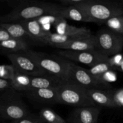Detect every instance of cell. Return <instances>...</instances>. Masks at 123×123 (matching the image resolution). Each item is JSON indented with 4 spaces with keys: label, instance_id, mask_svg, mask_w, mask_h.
Segmentation results:
<instances>
[{
    "label": "cell",
    "instance_id": "cell-16",
    "mask_svg": "<svg viewBox=\"0 0 123 123\" xmlns=\"http://www.w3.org/2000/svg\"><path fill=\"white\" fill-rule=\"evenodd\" d=\"M66 82L62 79L50 74L31 76L30 90L40 88H58Z\"/></svg>",
    "mask_w": 123,
    "mask_h": 123
},
{
    "label": "cell",
    "instance_id": "cell-20",
    "mask_svg": "<svg viewBox=\"0 0 123 123\" xmlns=\"http://www.w3.org/2000/svg\"><path fill=\"white\" fill-rule=\"evenodd\" d=\"M31 76L15 70L14 77L11 80L12 87L18 92H26L30 90Z\"/></svg>",
    "mask_w": 123,
    "mask_h": 123
},
{
    "label": "cell",
    "instance_id": "cell-5",
    "mask_svg": "<svg viewBox=\"0 0 123 123\" xmlns=\"http://www.w3.org/2000/svg\"><path fill=\"white\" fill-rule=\"evenodd\" d=\"M86 90L76 83L66 82L59 88L58 103L76 108L96 106L88 96Z\"/></svg>",
    "mask_w": 123,
    "mask_h": 123
},
{
    "label": "cell",
    "instance_id": "cell-6",
    "mask_svg": "<svg viewBox=\"0 0 123 123\" xmlns=\"http://www.w3.org/2000/svg\"><path fill=\"white\" fill-rule=\"evenodd\" d=\"M97 50L107 57L120 54L123 48V36L108 28L100 29L96 35Z\"/></svg>",
    "mask_w": 123,
    "mask_h": 123
},
{
    "label": "cell",
    "instance_id": "cell-18",
    "mask_svg": "<svg viewBox=\"0 0 123 123\" xmlns=\"http://www.w3.org/2000/svg\"><path fill=\"white\" fill-rule=\"evenodd\" d=\"M29 49L28 43L25 40L12 38L0 42V50L7 54L26 51Z\"/></svg>",
    "mask_w": 123,
    "mask_h": 123
},
{
    "label": "cell",
    "instance_id": "cell-11",
    "mask_svg": "<svg viewBox=\"0 0 123 123\" xmlns=\"http://www.w3.org/2000/svg\"><path fill=\"white\" fill-rule=\"evenodd\" d=\"M52 25L56 33L70 37H85L92 35L90 30L86 27H77L70 25L66 19L60 17H56Z\"/></svg>",
    "mask_w": 123,
    "mask_h": 123
},
{
    "label": "cell",
    "instance_id": "cell-28",
    "mask_svg": "<svg viewBox=\"0 0 123 123\" xmlns=\"http://www.w3.org/2000/svg\"><path fill=\"white\" fill-rule=\"evenodd\" d=\"M112 96L117 107H123V88L112 91Z\"/></svg>",
    "mask_w": 123,
    "mask_h": 123
},
{
    "label": "cell",
    "instance_id": "cell-3",
    "mask_svg": "<svg viewBox=\"0 0 123 123\" xmlns=\"http://www.w3.org/2000/svg\"><path fill=\"white\" fill-rule=\"evenodd\" d=\"M78 7L86 13L91 22L98 25L105 24L114 17L123 16V8L121 4L109 1L85 0Z\"/></svg>",
    "mask_w": 123,
    "mask_h": 123
},
{
    "label": "cell",
    "instance_id": "cell-8",
    "mask_svg": "<svg viewBox=\"0 0 123 123\" xmlns=\"http://www.w3.org/2000/svg\"><path fill=\"white\" fill-rule=\"evenodd\" d=\"M70 81L76 83L86 89L108 90L111 88L110 84L92 75L88 70L74 62L70 71Z\"/></svg>",
    "mask_w": 123,
    "mask_h": 123
},
{
    "label": "cell",
    "instance_id": "cell-34",
    "mask_svg": "<svg viewBox=\"0 0 123 123\" xmlns=\"http://www.w3.org/2000/svg\"><path fill=\"white\" fill-rule=\"evenodd\" d=\"M121 6H122V7H123V1H122L121 2Z\"/></svg>",
    "mask_w": 123,
    "mask_h": 123
},
{
    "label": "cell",
    "instance_id": "cell-10",
    "mask_svg": "<svg viewBox=\"0 0 123 123\" xmlns=\"http://www.w3.org/2000/svg\"><path fill=\"white\" fill-rule=\"evenodd\" d=\"M100 113V108L96 106L76 108L71 112L69 121L71 123H98Z\"/></svg>",
    "mask_w": 123,
    "mask_h": 123
},
{
    "label": "cell",
    "instance_id": "cell-21",
    "mask_svg": "<svg viewBox=\"0 0 123 123\" xmlns=\"http://www.w3.org/2000/svg\"><path fill=\"white\" fill-rule=\"evenodd\" d=\"M77 38H79V37H77ZM77 38L70 37H68V36L58 34L56 33V32L52 33V32H50L42 40L41 43L49 44V45L54 47L56 45L64 44V43H66L67 42H69V41H71L72 40L75 39V38Z\"/></svg>",
    "mask_w": 123,
    "mask_h": 123
},
{
    "label": "cell",
    "instance_id": "cell-4",
    "mask_svg": "<svg viewBox=\"0 0 123 123\" xmlns=\"http://www.w3.org/2000/svg\"><path fill=\"white\" fill-rule=\"evenodd\" d=\"M30 114L20 94L12 87L0 94V117L7 120H19Z\"/></svg>",
    "mask_w": 123,
    "mask_h": 123
},
{
    "label": "cell",
    "instance_id": "cell-17",
    "mask_svg": "<svg viewBox=\"0 0 123 123\" xmlns=\"http://www.w3.org/2000/svg\"><path fill=\"white\" fill-rule=\"evenodd\" d=\"M26 31L31 37V39L41 42L42 40L50 32H47L44 30L38 19H31L20 22Z\"/></svg>",
    "mask_w": 123,
    "mask_h": 123
},
{
    "label": "cell",
    "instance_id": "cell-31",
    "mask_svg": "<svg viewBox=\"0 0 123 123\" xmlns=\"http://www.w3.org/2000/svg\"><path fill=\"white\" fill-rule=\"evenodd\" d=\"M10 87H12V83L10 80L0 78V94Z\"/></svg>",
    "mask_w": 123,
    "mask_h": 123
},
{
    "label": "cell",
    "instance_id": "cell-25",
    "mask_svg": "<svg viewBox=\"0 0 123 123\" xmlns=\"http://www.w3.org/2000/svg\"><path fill=\"white\" fill-rule=\"evenodd\" d=\"M15 69L11 65H1L0 66V78L8 80H12L14 77Z\"/></svg>",
    "mask_w": 123,
    "mask_h": 123
},
{
    "label": "cell",
    "instance_id": "cell-24",
    "mask_svg": "<svg viewBox=\"0 0 123 123\" xmlns=\"http://www.w3.org/2000/svg\"><path fill=\"white\" fill-rule=\"evenodd\" d=\"M105 24L108 28L123 36V16L111 18Z\"/></svg>",
    "mask_w": 123,
    "mask_h": 123
},
{
    "label": "cell",
    "instance_id": "cell-14",
    "mask_svg": "<svg viewBox=\"0 0 123 123\" xmlns=\"http://www.w3.org/2000/svg\"><path fill=\"white\" fill-rule=\"evenodd\" d=\"M87 95L95 105L107 108H117L112 96V91L110 90H96L87 89Z\"/></svg>",
    "mask_w": 123,
    "mask_h": 123
},
{
    "label": "cell",
    "instance_id": "cell-23",
    "mask_svg": "<svg viewBox=\"0 0 123 123\" xmlns=\"http://www.w3.org/2000/svg\"><path fill=\"white\" fill-rule=\"evenodd\" d=\"M108 60L98 62V63L96 64V65H94L92 67H90V68L88 69L89 72L92 75L98 78L101 76L106 73V72H109L110 70H114L111 66V65L108 62Z\"/></svg>",
    "mask_w": 123,
    "mask_h": 123
},
{
    "label": "cell",
    "instance_id": "cell-2",
    "mask_svg": "<svg viewBox=\"0 0 123 123\" xmlns=\"http://www.w3.org/2000/svg\"><path fill=\"white\" fill-rule=\"evenodd\" d=\"M26 52L47 74L64 81H70V71L73 62L58 55H52L30 49Z\"/></svg>",
    "mask_w": 123,
    "mask_h": 123
},
{
    "label": "cell",
    "instance_id": "cell-9",
    "mask_svg": "<svg viewBox=\"0 0 123 123\" xmlns=\"http://www.w3.org/2000/svg\"><path fill=\"white\" fill-rule=\"evenodd\" d=\"M58 55L69 61L87 65L90 67L102 61H107L109 57L102 55L97 50L88 51H72L61 50L58 52Z\"/></svg>",
    "mask_w": 123,
    "mask_h": 123
},
{
    "label": "cell",
    "instance_id": "cell-33",
    "mask_svg": "<svg viewBox=\"0 0 123 123\" xmlns=\"http://www.w3.org/2000/svg\"><path fill=\"white\" fill-rule=\"evenodd\" d=\"M118 70L120 71V72H123V60L122 62H121V64H120V66H119L118 68Z\"/></svg>",
    "mask_w": 123,
    "mask_h": 123
},
{
    "label": "cell",
    "instance_id": "cell-32",
    "mask_svg": "<svg viewBox=\"0 0 123 123\" xmlns=\"http://www.w3.org/2000/svg\"><path fill=\"white\" fill-rule=\"evenodd\" d=\"M10 38H12L10 36L3 28L0 26V42L10 39Z\"/></svg>",
    "mask_w": 123,
    "mask_h": 123
},
{
    "label": "cell",
    "instance_id": "cell-7",
    "mask_svg": "<svg viewBox=\"0 0 123 123\" xmlns=\"http://www.w3.org/2000/svg\"><path fill=\"white\" fill-rule=\"evenodd\" d=\"M7 56L14 69L20 73L30 76H39L47 74L37 62L28 55L26 51L7 54Z\"/></svg>",
    "mask_w": 123,
    "mask_h": 123
},
{
    "label": "cell",
    "instance_id": "cell-12",
    "mask_svg": "<svg viewBox=\"0 0 123 123\" xmlns=\"http://www.w3.org/2000/svg\"><path fill=\"white\" fill-rule=\"evenodd\" d=\"M54 47L61 50L72 51L97 50V41L96 36L92 34L88 37L75 38L66 43L56 45Z\"/></svg>",
    "mask_w": 123,
    "mask_h": 123
},
{
    "label": "cell",
    "instance_id": "cell-27",
    "mask_svg": "<svg viewBox=\"0 0 123 123\" xmlns=\"http://www.w3.org/2000/svg\"><path fill=\"white\" fill-rule=\"evenodd\" d=\"M123 60V55L121 54H118L109 57L108 58V62L111 66L112 67V69L115 70H118L120 64L122 62Z\"/></svg>",
    "mask_w": 123,
    "mask_h": 123
},
{
    "label": "cell",
    "instance_id": "cell-19",
    "mask_svg": "<svg viewBox=\"0 0 123 123\" xmlns=\"http://www.w3.org/2000/svg\"><path fill=\"white\" fill-rule=\"evenodd\" d=\"M0 26L8 32L12 38L25 40L26 38L31 39L24 26L20 23H0Z\"/></svg>",
    "mask_w": 123,
    "mask_h": 123
},
{
    "label": "cell",
    "instance_id": "cell-15",
    "mask_svg": "<svg viewBox=\"0 0 123 123\" xmlns=\"http://www.w3.org/2000/svg\"><path fill=\"white\" fill-rule=\"evenodd\" d=\"M54 16L60 17L66 20L70 19L78 22H91V20L86 13L78 6L65 7L60 5Z\"/></svg>",
    "mask_w": 123,
    "mask_h": 123
},
{
    "label": "cell",
    "instance_id": "cell-13",
    "mask_svg": "<svg viewBox=\"0 0 123 123\" xmlns=\"http://www.w3.org/2000/svg\"><path fill=\"white\" fill-rule=\"evenodd\" d=\"M58 88H40L25 92L30 99L42 103H58Z\"/></svg>",
    "mask_w": 123,
    "mask_h": 123
},
{
    "label": "cell",
    "instance_id": "cell-1",
    "mask_svg": "<svg viewBox=\"0 0 123 123\" xmlns=\"http://www.w3.org/2000/svg\"><path fill=\"white\" fill-rule=\"evenodd\" d=\"M60 6L50 2L22 1L10 12L1 16L0 23L20 22L46 15L54 16Z\"/></svg>",
    "mask_w": 123,
    "mask_h": 123
},
{
    "label": "cell",
    "instance_id": "cell-22",
    "mask_svg": "<svg viewBox=\"0 0 123 123\" xmlns=\"http://www.w3.org/2000/svg\"><path fill=\"white\" fill-rule=\"evenodd\" d=\"M40 117L47 123H66V120L49 108H43L40 111Z\"/></svg>",
    "mask_w": 123,
    "mask_h": 123
},
{
    "label": "cell",
    "instance_id": "cell-29",
    "mask_svg": "<svg viewBox=\"0 0 123 123\" xmlns=\"http://www.w3.org/2000/svg\"><path fill=\"white\" fill-rule=\"evenodd\" d=\"M98 78L103 80V81L106 82L110 84L111 82H114L116 81L117 79V76L115 71L110 70L105 73L104 74Z\"/></svg>",
    "mask_w": 123,
    "mask_h": 123
},
{
    "label": "cell",
    "instance_id": "cell-30",
    "mask_svg": "<svg viewBox=\"0 0 123 123\" xmlns=\"http://www.w3.org/2000/svg\"><path fill=\"white\" fill-rule=\"evenodd\" d=\"M85 0H61V6L65 7H75L82 4Z\"/></svg>",
    "mask_w": 123,
    "mask_h": 123
},
{
    "label": "cell",
    "instance_id": "cell-26",
    "mask_svg": "<svg viewBox=\"0 0 123 123\" xmlns=\"http://www.w3.org/2000/svg\"><path fill=\"white\" fill-rule=\"evenodd\" d=\"M44 121L41 119L39 115H32L30 113L25 117L17 120L12 121L11 123H43Z\"/></svg>",
    "mask_w": 123,
    "mask_h": 123
}]
</instances>
